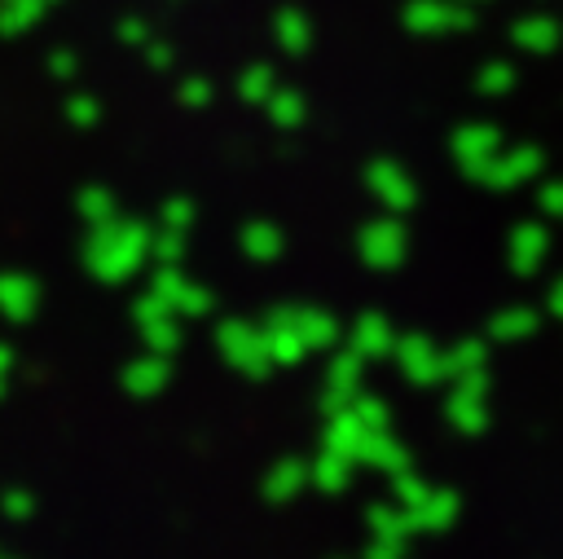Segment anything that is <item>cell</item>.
Listing matches in <instances>:
<instances>
[]
</instances>
